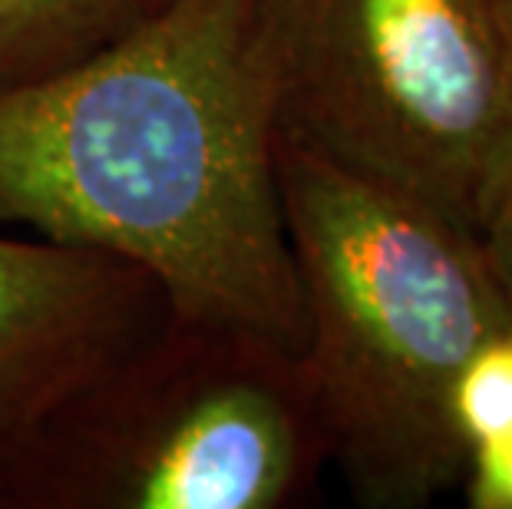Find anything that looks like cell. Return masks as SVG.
Returning a JSON list of instances; mask_svg holds the SVG:
<instances>
[{
  "label": "cell",
  "mask_w": 512,
  "mask_h": 509,
  "mask_svg": "<svg viewBox=\"0 0 512 509\" xmlns=\"http://www.w3.org/2000/svg\"><path fill=\"white\" fill-rule=\"evenodd\" d=\"M476 242L483 248L489 272H493L496 285L509 305V314H512V169L493 196V202H489L483 222H479Z\"/></svg>",
  "instance_id": "obj_9"
},
{
  "label": "cell",
  "mask_w": 512,
  "mask_h": 509,
  "mask_svg": "<svg viewBox=\"0 0 512 509\" xmlns=\"http://www.w3.org/2000/svg\"><path fill=\"white\" fill-rule=\"evenodd\" d=\"M463 476L473 509H512V433L466 453Z\"/></svg>",
  "instance_id": "obj_8"
},
{
  "label": "cell",
  "mask_w": 512,
  "mask_h": 509,
  "mask_svg": "<svg viewBox=\"0 0 512 509\" xmlns=\"http://www.w3.org/2000/svg\"><path fill=\"white\" fill-rule=\"evenodd\" d=\"M146 291L139 268L93 248L0 235V437L96 391Z\"/></svg>",
  "instance_id": "obj_5"
},
{
  "label": "cell",
  "mask_w": 512,
  "mask_h": 509,
  "mask_svg": "<svg viewBox=\"0 0 512 509\" xmlns=\"http://www.w3.org/2000/svg\"><path fill=\"white\" fill-rule=\"evenodd\" d=\"M453 427L466 453L512 433V324L479 344L453 384Z\"/></svg>",
  "instance_id": "obj_6"
},
{
  "label": "cell",
  "mask_w": 512,
  "mask_h": 509,
  "mask_svg": "<svg viewBox=\"0 0 512 509\" xmlns=\"http://www.w3.org/2000/svg\"><path fill=\"white\" fill-rule=\"evenodd\" d=\"M499 10H503V17H506V24H509V34H512V0H496Z\"/></svg>",
  "instance_id": "obj_11"
},
{
  "label": "cell",
  "mask_w": 512,
  "mask_h": 509,
  "mask_svg": "<svg viewBox=\"0 0 512 509\" xmlns=\"http://www.w3.org/2000/svg\"><path fill=\"white\" fill-rule=\"evenodd\" d=\"M126 0H0V77L86 34Z\"/></svg>",
  "instance_id": "obj_7"
},
{
  "label": "cell",
  "mask_w": 512,
  "mask_h": 509,
  "mask_svg": "<svg viewBox=\"0 0 512 509\" xmlns=\"http://www.w3.org/2000/svg\"><path fill=\"white\" fill-rule=\"evenodd\" d=\"M275 133L479 229L512 169L496 0H255Z\"/></svg>",
  "instance_id": "obj_3"
},
{
  "label": "cell",
  "mask_w": 512,
  "mask_h": 509,
  "mask_svg": "<svg viewBox=\"0 0 512 509\" xmlns=\"http://www.w3.org/2000/svg\"><path fill=\"white\" fill-rule=\"evenodd\" d=\"M294 367L265 351L172 381L93 457L83 493L123 509H271L298 483Z\"/></svg>",
  "instance_id": "obj_4"
},
{
  "label": "cell",
  "mask_w": 512,
  "mask_h": 509,
  "mask_svg": "<svg viewBox=\"0 0 512 509\" xmlns=\"http://www.w3.org/2000/svg\"><path fill=\"white\" fill-rule=\"evenodd\" d=\"M162 4H169V0H126V7H129V10H136L139 17H143V14H152V10H159Z\"/></svg>",
  "instance_id": "obj_10"
},
{
  "label": "cell",
  "mask_w": 512,
  "mask_h": 509,
  "mask_svg": "<svg viewBox=\"0 0 512 509\" xmlns=\"http://www.w3.org/2000/svg\"><path fill=\"white\" fill-rule=\"evenodd\" d=\"M0 222L119 258L189 328L298 367L255 0H169L83 63L0 86Z\"/></svg>",
  "instance_id": "obj_1"
},
{
  "label": "cell",
  "mask_w": 512,
  "mask_h": 509,
  "mask_svg": "<svg viewBox=\"0 0 512 509\" xmlns=\"http://www.w3.org/2000/svg\"><path fill=\"white\" fill-rule=\"evenodd\" d=\"M308 341L294 374L354 496L430 503L463 476L453 384L512 324L476 235L275 133Z\"/></svg>",
  "instance_id": "obj_2"
}]
</instances>
